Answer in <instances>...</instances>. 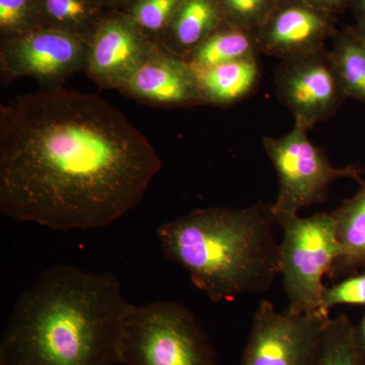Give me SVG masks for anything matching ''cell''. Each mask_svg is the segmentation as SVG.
<instances>
[{
	"label": "cell",
	"instance_id": "obj_12",
	"mask_svg": "<svg viewBox=\"0 0 365 365\" xmlns=\"http://www.w3.org/2000/svg\"><path fill=\"white\" fill-rule=\"evenodd\" d=\"M120 91L151 105H204L195 72L188 61L158 45Z\"/></svg>",
	"mask_w": 365,
	"mask_h": 365
},
{
	"label": "cell",
	"instance_id": "obj_2",
	"mask_svg": "<svg viewBox=\"0 0 365 365\" xmlns=\"http://www.w3.org/2000/svg\"><path fill=\"white\" fill-rule=\"evenodd\" d=\"M128 304L113 273L44 269L14 304L0 365H118Z\"/></svg>",
	"mask_w": 365,
	"mask_h": 365
},
{
	"label": "cell",
	"instance_id": "obj_8",
	"mask_svg": "<svg viewBox=\"0 0 365 365\" xmlns=\"http://www.w3.org/2000/svg\"><path fill=\"white\" fill-rule=\"evenodd\" d=\"M274 85L295 126L307 131L332 117L347 100L326 48L282 60L275 69Z\"/></svg>",
	"mask_w": 365,
	"mask_h": 365
},
{
	"label": "cell",
	"instance_id": "obj_1",
	"mask_svg": "<svg viewBox=\"0 0 365 365\" xmlns=\"http://www.w3.org/2000/svg\"><path fill=\"white\" fill-rule=\"evenodd\" d=\"M162 167L148 138L98 93L57 88L0 106V212L16 222L108 227Z\"/></svg>",
	"mask_w": 365,
	"mask_h": 365
},
{
	"label": "cell",
	"instance_id": "obj_4",
	"mask_svg": "<svg viewBox=\"0 0 365 365\" xmlns=\"http://www.w3.org/2000/svg\"><path fill=\"white\" fill-rule=\"evenodd\" d=\"M120 365H217L195 314L181 304L129 302L119 342Z\"/></svg>",
	"mask_w": 365,
	"mask_h": 365
},
{
	"label": "cell",
	"instance_id": "obj_9",
	"mask_svg": "<svg viewBox=\"0 0 365 365\" xmlns=\"http://www.w3.org/2000/svg\"><path fill=\"white\" fill-rule=\"evenodd\" d=\"M88 44L71 34L52 26H37L4 41L0 50V69L7 78L29 76L47 90L78 71H85Z\"/></svg>",
	"mask_w": 365,
	"mask_h": 365
},
{
	"label": "cell",
	"instance_id": "obj_24",
	"mask_svg": "<svg viewBox=\"0 0 365 365\" xmlns=\"http://www.w3.org/2000/svg\"><path fill=\"white\" fill-rule=\"evenodd\" d=\"M302 1L314 9H319V11L332 14L334 11H339L349 6L351 0H302Z\"/></svg>",
	"mask_w": 365,
	"mask_h": 365
},
{
	"label": "cell",
	"instance_id": "obj_27",
	"mask_svg": "<svg viewBox=\"0 0 365 365\" xmlns=\"http://www.w3.org/2000/svg\"><path fill=\"white\" fill-rule=\"evenodd\" d=\"M354 33L356 34L357 37L359 38L361 42L365 45V20L359 21L356 26L352 29Z\"/></svg>",
	"mask_w": 365,
	"mask_h": 365
},
{
	"label": "cell",
	"instance_id": "obj_11",
	"mask_svg": "<svg viewBox=\"0 0 365 365\" xmlns=\"http://www.w3.org/2000/svg\"><path fill=\"white\" fill-rule=\"evenodd\" d=\"M155 46L132 19H107L88 43L85 72L102 88L120 91Z\"/></svg>",
	"mask_w": 365,
	"mask_h": 365
},
{
	"label": "cell",
	"instance_id": "obj_22",
	"mask_svg": "<svg viewBox=\"0 0 365 365\" xmlns=\"http://www.w3.org/2000/svg\"><path fill=\"white\" fill-rule=\"evenodd\" d=\"M341 304L365 307V271L338 280L325 288L321 311L330 314L334 307Z\"/></svg>",
	"mask_w": 365,
	"mask_h": 365
},
{
	"label": "cell",
	"instance_id": "obj_21",
	"mask_svg": "<svg viewBox=\"0 0 365 365\" xmlns=\"http://www.w3.org/2000/svg\"><path fill=\"white\" fill-rule=\"evenodd\" d=\"M182 0H137L132 21L140 30L158 33L172 23Z\"/></svg>",
	"mask_w": 365,
	"mask_h": 365
},
{
	"label": "cell",
	"instance_id": "obj_17",
	"mask_svg": "<svg viewBox=\"0 0 365 365\" xmlns=\"http://www.w3.org/2000/svg\"><path fill=\"white\" fill-rule=\"evenodd\" d=\"M346 98L365 103V45L352 29L334 37L330 51Z\"/></svg>",
	"mask_w": 365,
	"mask_h": 365
},
{
	"label": "cell",
	"instance_id": "obj_20",
	"mask_svg": "<svg viewBox=\"0 0 365 365\" xmlns=\"http://www.w3.org/2000/svg\"><path fill=\"white\" fill-rule=\"evenodd\" d=\"M227 23L256 34L279 0H217Z\"/></svg>",
	"mask_w": 365,
	"mask_h": 365
},
{
	"label": "cell",
	"instance_id": "obj_19",
	"mask_svg": "<svg viewBox=\"0 0 365 365\" xmlns=\"http://www.w3.org/2000/svg\"><path fill=\"white\" fill-rule=\"evenodd\" d=\"M41 6L52 23L47 26L71 34L88 45L93 35L88 26L98 14L90 0H41Z\"/></svg>",
	"mask_w": 365,
	"mask_h": 365
},
{
	"label": "cell",
	"instance_id": "obj_10",
	"mask_svg": "<svg viewBox=\"0 0 365 365\" xmlns=\"http://www.w3.org/2000/svg\"><path fill=\"white\" fill-rule=\"evenodd\" d=\"M335 35L330 13L302 0H279L255 38L259 53L282 61L325 49L326 40Z\"/></svg>",
	"mask_w": 365,
	"mask_h": 365
},
{
	"label": "cell",
	"instance_id": "obj_5",
	"mask_svg": "<svg viewBox=\"0 0 365 365\" xmlns=\"http://www.w3.org/2000/svg\"><path fill=\"white\" fill-rule=\"evenodd\" d=\"M277 225L284 234L279 244V268L287 312L317 313L326 288L324 277L331 273L340 254L335 220L331 213L319 212L309 217L287 216Z\"/></svg>",
	"mask_w": 365,
	"mask_h": 365
},
{
	"label": "cell",
	"instance_id": "obj_25",
	"mask_svg": "<svg viewBox=\"0 0 365 365\" xmlns=\"http://www.w3.org/2000/svg\"><path fill=\"white\" fill-rule=\"evenodd\" d=\"M353 339H354L357 354L362 364L365 365V312L359 325L354 326L353 329Z\"/></svg>",
	"mask_w": 365,
	"mask_h": 365
},
{
	"label": "cell",
	"instance_id": "obj_23",
	"mask_svg": "<svg viewBox=\"0 0 365 365\" xmlns=\"http://www.w3.org/2000/svg\"><path fill=\"white\" fill-rule=\"evenodd\" d=\"M33 16V0H0V29L6 39L37 28Z\"/></svg>",
	"mask_w": 365,
	"mask_h": 365
},
{
	"label": "cell",
	"instance_id": "obj_14",
	"mask_svg": "<svg viewBox=\"0 0 365 365\" xmlns=\"http://www.w3.org/2000/svg\"><path fill=\"white\" fill-rule=\"evenodd\" d=\"M204 105L227 107L248 97L260 81L258 56L193 69Z\"/></svg>",
	"mask_w": 365,
	"mask_h": 365
},
{
	"label": "cell",
	"instance_id": "obj_6",
	"mask_svg": "<svg viewBox=\"0 0 365 365\" xmlns=\"http://www.w3.org/2000/svg\"><path fill=\"white\" fill-rule=\"evenodd\" d=\"M263 148L279 181V191L272 204L276 222L297 215L300 209L325 203L329 189L340 179L361 182V168L357 165L336 168L326 153L314 145L307 131L295 126L280 137H263Z\"/></svg>",
	"mask_w": 365,
	"mask_h": 365
},
{
	"label": "cell",
	"instance_id": "obj_15",
	"mask_svg": "<svg viewBox=\"0 0 365 365\" xmlns=\"http://www.w3.org/2000/svg\"><path fill=\"white\" fill-rule=\"evenodd\" d=\"M223 21L217 0H182L170 24L173 42L170 51L186 58Z\"/></svg>",
	"mask_w": 365,
	"mask_h": 365
},
{
	"label": "cell",
	"instance_id": "obj_13",
	"mask_svg": "<svg viewBox=\"0 0 365 365\" xmlns=\"http://www.w3.org/2000/svg\"><path fill=\"white\" fill-rule=\"evenodd\" d=\"M340 254L328 277L340 280L365 270V180L332 213Z\"/></svg>",
	"mask_w": 365,
	"mask_h": 365
},
{
	"label": "cell",
	"instance_id": "obj_26",
	"mask_svg": "<svg viewBox=\"0 0 365 365\" xmlns=\"http://www.w3.org/2000/svg\"><path fill=\"white\" fill-rule=\"evenodd\" d=\"M350 4L356 11L359 21L365 20V0H351Z\"/></svg>",
	"mask_w": 365,
	"mask_h": 365
},
{
	"label": "cell",
	"instance_id": "obj_16",
	"mask_svg": "<svg viewBox=\"0 0 365 365\" xmlns=\"http://www.w3.org/2000/svg\"><path fill=\"white\" fill-rule=\"evenodd\" d=\"M259 54L255 34L227 23L210 34L185 59L193 69H205Z\"/></svg>",
	"mask_w": 365,
	"mask_h": 365
},
{
	"label": "cell",
	"instance_id": "obj_18",
	"mask_svg": "<svg viewBox=\"0 0 365 365\" xmlns=\"http://www.w3.org/2000/svg\"><path fill=\"white\" fill-rule=\"evenodd\" d=\"M353 329L347 314L331 318L322 333L311 365H364L357 354Z\"/></svg>",
	"mask_w": 365,
	"mask_h": 365
},
{
	"label": "cell",
	"instance_id": "obj_3",
	"mask_svg": "<svg viewBox=\"0 0 365 365\" xmlns=\"http://www.w3.org/2000/svg\"><path fill=\"white\" fill-rule=\"evenodd\" d=\"M272 204L195 209L158 227L163 253L211 302L270 289L279 275Z\"/></svg>",
	"mask_w": 365,
	"mask_h": 365
},
{
	"label": "cell",
	"instance_id": "obj_7",
	"mask_svg": "<svg viewBox=\"0 0 365 365\" xmlns=\"http://www.w3.org/2000/svg\"><path fill=\"white\" fill-rule=\"evenodd\" d=\"M330 314H281L262 300L254 314L242 365H311Z\"/></svg>",
	"mask_w": 365,
	"mask_h": 365
}]
</instances>
